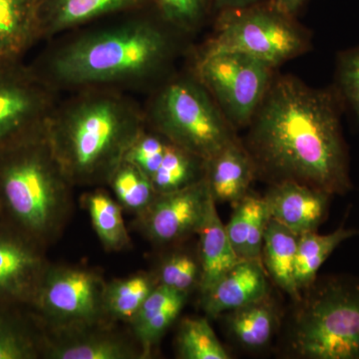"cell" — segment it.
Segmentation results:
<instances>
[{
  "label": "cell",
  "instance_id": "obj_32",
  "mask_svg": "<svg viewBox=\"0 0 359 359\" xmlns=\"http://www.w3.org/2000/svg\"><path fill=\"white\" fill-rule=\"evenodd\" d=\"M161 20L179 32L197 28L212 6V0H152Z\"/></svg>",
  "mask_w": 359,
  "mask_h": 359
},
{
  "label": "cell",
  "instance_id": "obj_16",
  "mask_svg": "<svg viewBox=\"0 0 359 359\" xmlns=\"http://www.w3.org/2000/svg\"><path fill=\"white\" fill-rule=\"evenodd\" d=\"M268 295V278L263 263L241 259L209 292L201 295V304L205 314L215 318Z\"/></svg>",
  "mask_w": 359,
  "mask_h": 359
},
{
  "label": "cell",
  "instance_id": "obj_28",
  "mask_svg": "<svg viewBox=\"0 0 359 359\" xmlns=\"http://www.w3.org/2000/svg\"><path fill=\"white\" fill-rule=\"evenodd\" d=\"M205 173V161L169 142L151 182L157 194L170 193L197 183Z\"/></svg>",
  "mask_w": 359,
  "mask_h": 359
},
{
  "label": "cell",
  "instance_id": "obj_37",
  "mask_svg": "<svg viewBox=\"0 0 359 359\" xmlns=\"http://www.w3.org/2000/svg\"><path fill=\"white\" fill-rule=\"evenodd\" d=\"M0 218H1V215H0Z\"/></svg>",
  "mask_w": 359,
  "mask_h": 359
},
{
  "label": "cell",
  "instance_id": "obj_35",
  "mask_svg": "<svg viewBox=\"0 0 359 359\" xmlns=\"http://www.w3.org/2000/svg\"><path fill=\"white\" fill-rule=\"evenodd\" d=\"M263 2L264 0H212V6L219 13H222L231 9L245 8Z\"/></svg>",
  "mask_w": 359,
  "mask_h": 359
},
{
  "label": "cell",
  "instance_id": "obj_4",
  "mask_svg": "<svg viewBox=\"0 0 359 359\" xmlns=\"http://www.w3.org/2000/svg\"><path fill=\"white\" fill-rule=\"evenodd\" d=\"M72 184L43 128L0 151L1 219L48 248L62 236L73 212Z\"/></svg>",
  "mask_w": 359,
  "mask_h": 359
},
{
  "label": "cell",
  "instance_id": "obj_13",
  "mask_svg": "<svg viewBox=\"0 0 359 359\" xmlns=\"http://www.w3.org/2000/svg\"><path fill=\"white\" fill-rule=\"evenodd\" d=\"M113 321L84 327L45 330L46 359H142L145 354L133 332L114 327Z\"/></svg>",
  "mask_w": 359,
  "mask_h": 359
},
{
  "label": "cell",
  "instance_id": "obj_8",
  "mask_svg": "<svg viewBox=\"0 0 359 359\" xmlns=\"http://www.w3.org/2000/svg\"><path fill=\"white\" fill-rule=\"evenodd\" d=\"M106 283L96 269L50 264L32 311L46 330L111 321L104 308Z\"/></svg>",
  "mask_w": 359,
  "mask_h": 359
},
{
  "label": "cell",
  "instance_id": "obj_3",
  "mask_svg": "<svg viewBox=\"0 0 359 359\" xmlns=\"http://www.w3.org/2000/svg\"><path fill=\"white\" fill-rule=\"evenodd\" d=\"M145 126L143 111L128 97L89 88L56 103L45 132L71 184L98 186L109 183Z\"/></svg>",
  "mask_w": 359,
  "mask_h": 359
},
{
  "label": "cell",
  "instance_id": "obj_18",
  "mask_svg": "<svg viewBox=\"0 0 359 359\" xmlns=\"http://www.w3.org/2000/svg\"><path fill=\"white\" fill-rule=\"evenodd\" d=\"M189 294L158 285L129 323L145 358L164 337L185 306Z\"/></svg>",
  "mask_w": 359,
  "mask_h": 359
},
{
  "label": "cell",
  "instance_id": "obj_31",
  "mask_svg": "<svg viewBox=\"0 0 359 359\" xmlns=\"http://www.w3.org/2000/svg\"><path fill=\"white\" fill-rule=\"evenodd\" d=\"M154 275L158 285L190 294L199 285V259L185 250H177L163 259Z\"/></svg>",
  "mask_w": 359,
  "mask_h": 359
},
{
  "label": "cell",
  "instance_id": "obj_2",
  "mask_svg": "<svg viewBox=\"0 0 359 359\" xmlns=\"http://www.w3.org/2000/svg\"><path fill=\"white\" fill-rule=\"evenodd\" d=\"M138 13L66 40L52 49L37 73L56 90L113 89L148 81L167 65L173 42L164 21Z\"/></svg>",
  "mask_w": 359,
  "mask_h": 359
},
{
  "label": "cell",
  "instance_id": "obj_15",
  "mask_svg": "<svg viewBox=\"0 0 359 359\" xmlns=\"http://www.w3.org/2000/svg\"><path fill=\"white\" fill-rule=\"evenodd\" d=\"M41 37H54L91 21L142 11L152 0H37Z\"/></svg>",
  "mask_w": 359,
  "mask_h": 359
},
{
  "label": "cell",
  "instance_id": "obj_26",
  "mask_svg": "<svg viewBox=\"0 0 359 359\" xmlns=\"http://www.w3.org/2000/svg\"><path fill=\"white\" fill-rule=\"evenodd\" d=\"M82 203L104 250L117 252L128 249L131 238L123 219L122 205L118 201L98 189L85 194Z\"/></svg>",
  "mask_w": 359,
  "mask_h": 359
},
{
  "label": "cell",
  "instance_id": "obj_17",
  "mask_svg": "<svg viewBox=\"0 0 359 359\" xmlns=\"http://www.w3.org/2000/svg\"><path fill=\"white\" fill-rule=\"evenodd\" d=\"M205 178L216 204L235 205L250 193L257 178L254 161L238 138L205 161Z\"/></svg>",
  "mask_w": 359,
  "mask_h": 359
},
{
  "label": "cell",
  "instance_id": "obj_36",
  "mask_svg": "<svg viewBox=\"0 0 359 359\" xmlns=\"http://www.w3.org/2000/svg\"><path fill=\"white\" fill-rule=\"evenodd\" d=\"M306 0H273V4L283 13L294 18Z\"/></svg>",
  "mask_w": 359,
  "mask_h": 359
},
{
  "label": "cell",
  "instance_id": "obj_22",
  "mask_svg": "<svg viewBox=\"0 0 359 359\" xmlns=\"http://www.w3.org/2000/svg\"><path fill=\"white\" fill-rule=\"evenodd\" d=\"M39 39L37 0H0V60L15 58Z\"/></svg>",
  "mask_w": 359,
  "mask_h": 359
},
{
  "label": "cell",
  "instance_id": "obj_14",
  "mask_svg": "<svg viewBox=\"0 0 359 359\" xmlns=\"http://www.w3.org/2000/svg\"><path fill=\"white\" fill-rule=\"evenodd\" d=\"M332 197L313 187L285 181L271 184L264 200L269 218L301 236L318 231L327 218Z\"/></svg>",
  "mask_w": 359,
  "mask_h": 359
},
{
  "label": "cell",
  "instance_id": "obj_11",
  "mask_svg": "<svg viewBox=\"0 0 359 359\" xmlns=\"http://www.w3.org/2000/svg\"><path fill=\"white\" fill-rule=\"evenodd\" d=\"M212 201L205 178L181 190L157 194L148 209L135 217V226L152 244L177 245L197 235Z\"/></svg>",
  "mask_w": 359,
  "mask_h": 359
},
{
  "label": "cell",
  "instance_id": "obj_19",
  "mask_svg": "<svg viewBox=\"0 0 359 359\" xmlns=\"http://www.w3.org/2000/svg\"><path fill=\"white\" fill-rule=\"evenodd\" d=\"M216 203L212 201L197 235L200 236V280L198 289L201 295L214 287L219 278L241 261L233 250L226 226L222 223Z\"/></svg>",
  "mask_w": 359,
  "mask_h": 359
},
{
  "label": "cell",
  "instance_id": "obj_34",
  "mask_svg": "<svg viewBox=\"0 0 359 359\" xmlns=\"http://www.w3.org/2000/svg\"><path fill=\"white\" fill-rule=\"evenodd\" d=\"M337 92L359 123V46L342 52L337 62Z\"/></svg>",
  "mask_w": 359,
  "mask_h": 359
},
{
  "label": "cell",
  "instance_id": "obj_25",
  "mask_svg": "<svg viewBox=\"0 0 359 359\" xmlns=\"http://www.w3.org/2000/svg\"><path fill=\"white\" fill-rule=\"evenodd\" d=\"M359 236V230L340 226L327 235L316 231L304 233L297 238L295 255L294 278L302 292L308 289L318 278V273L330 255L342 243Z\"/></svg>",
  "mask_w": 359,
  "mask_h": 359
},
{
  "label": "cell",
  "instance_id": "obj_1",
  "mask_svg": "<svg viewBox=\"0 0 359 359\" xmlns=\"http://www.w3.org/2000/svg\"><path fill=\"white\" fill-rule=\"evenodd\" d=\"M341 104L337 90L311 88L292 76L273 80L244 144L257 178L346 195L353 184L340 126Z\"/></svg>",
  "mask_w": 359,
  "mask_h": 359
},
{
  "label": "cell",
  "instance_id": "obj_24",
  "mask_svg": "<svg viewBox=\"0 0 359 359\" xmlns=\"http://www.w3.org/2000/svg\"><path fill=\"white\" fill-rule=\"evenodd\" d=\"M0 311V359L43 358L45 330L33 311Z\"/></svg>",
  "mask_w": 359,
  "mask_h": 359
},
{
  "label": "cell",
  "instance_id": "obj_33",
  "mask_svg": "<svg viewBox=\"0 0 359 359\" xmlns=\"http://www.w3.org/2000/svg\"><path fill=\"white\" fill-rule=\"evenodd\" d=\"M169 141L162 135L145 126L129 148L125 160L138 167L151 179L162 162Z\"/></svg>",
  "mask_w": 359,
  "mask_h": 359
},
{
  "label": "cell",
  "instance_id": "obj_5",
  "mask_svg": "<svg viewBox=\"0 0 359 359\" xmlns=\"http://www.w3.org/2000/svg\"><path fill=\"white\" fill-rule=\"evenodd\" d=\"M304 292L290 323V353L306 359H359V278L318 276Z\"/></svg>",
  "mask_w": 359,
  "mask_h": 359
},
{
  "label": "cell",
  "instance_id": "obj_20",
  "mask_svg": "<svg viewBox=\"0 0 359 359\" xmlns=\"http://www.w3.org/2000/svg\"><path fill=\"white\" fill-rule=\"evenodd\" d=\"M233 207V214L226 224L231 247L240 259L262 262L264 231L269 219L264 197L249 193Z\"/></svg>",
  "mask_w": 359,
  "mask_h": 359
},
{
  "label": "cell",
  "instance_id": "obj_9",
  "mask_svg": "<svg viewBox=\"0 0 359 359\" xmlns=\"http://www.w3.org/2000/svg\"><path fill=\"white\" fill-rule=\"evenodd\" d=\"M271 66L236 52H203L196 78L209 91L231 126L250 124L273 82Z\"/></svg>",
  "mask_w": 359,
  "mask_h": 359
},
{
  "label": "cell",
  "instance_id": "obj_12",
  "mask_svg": "<svg viewBox=\"0 0 359 359\" xmlns=\"http://www.w3.org/2000/svg\"><path fill=\"white\" fill-rule=\"evenodd\" d=\"M46 250L0 218V311L32 309L50 264Z\"/></svg>",
  "mask_w": 359,
  "mask_h": 359
},
{
  "label": "cell",
  "instance_id": "obj_10",
  "mask_svg": "<svg viewBox=\"0 0 359 359\" xmlns=\"http://www.w3.org/2000/svg\"><path fill=\"white\" fill-rule=\"evenodd\" d=\"M56 91L36 71L0 60V151L43 128Z\"/></svg>",
  "mask_w": 359,
  "mask_h": 359
},
{
  "label": "cell",
  "instance_id": "obj_30",
  "mask_svg": "<svg viewBox=\"0 0 359 359\" xmlns=\"http://www.w3.org/2000/svg\"><path fill=\"white\" fill-rule=\"evenodd\" d=\"M108 185L123 210L132 212L135 217L145 212L157 196L147 175L126 160L116 169Z\"/></svg>",
  "mask_w": 359,
  "mask_h": 359
},
{
  "label": "cell",
  "instance_id": "obj_21",
  "mask_svg": "<svg viewBox=\"0 0 359 359\" xmlns=\"http://www.w3.org/2000/svg\"><path fill=\"white\" fill-rule=\"evenodd\" d=\"M297 238L299 236L287 226L269 218L262 248V263L266 273L295 302L302 295L294 278Z\"/></svg>",
  "mask_w": 359,
  "mask_h": 359
},
{
  "label": "cell",
  "instance_id": "obj_29",
  "mask_svg": "<svg viewBox=\"0 0 359 359\" xmlns=\"http://www.w3.org/2000/svg\"><path fill=\"white\" fill-rule=\"evenodd\" d=\"M177 356L181 359H230L231 356L205 318L181 320L176 337Z\"/></svg>",
  "mask_w": 359,
  "mask_h": 359
},
{
  "label": "cell",
  "instance_id": "obj_27",
  "mask_svg": "<svg viewBox=\"0 0 359 359\" xmlns=\"http://www.w3.org/2000/svg\"><path fill=\"white\" fill-rule=\"evenodd\" d=\"M154 273H139L106 283L104 308L108 320L129 323L157 287Z\"/></svg>",
  "mask_w": 359,
  "mask_h": 359
},
{
  "label": "cell",
  "instance_id": "obj_6",
  "mask_svg": "<svg viewBox=\"0 0 359 359\" xmlns=\"http://www.w3.org/2000/svg\"><path fill=\"white\" fill-rule=\"evenodd\" d=\"M144 115L149 128L204 161L237 139L233 127L197 78L168 82L151 99Z\"/></svg>",
  "mask_w": 359,
  "mask_h": 359
},
{
  "label": "cell",
  "instance_id": "obj_23",
  "mask_svg": "<svg viewBox=\"0 0 359 359\" xmlns=\"http://www.w3.org/2000/svg\"><path fill=\"white\" fill-rule=\"evenodd\" d=\"M222 316H224L226 328L233 339L249 351L268 346L280 325L278 308L269 294L261 301Z\"/></svg>",
  "mask_w": 359,
  "mask_h": 359
},
{
  "label": "cell",
  "instance_id": "obj_7",
  "mask_svg": "<svg viewBox=\"0 0 359 359\" xmlns=\"http://www.w3.org/2000/svg\"><path fill=\"white\" fill-rule=\"evenodd\" d=\"M306 47V35L294 18L263 2L219 13L217 34L203 52L242 53L275 68Z\"/></svg>",
  "mask_w": 359,
  "mask_h": 359
}]
</instances>
